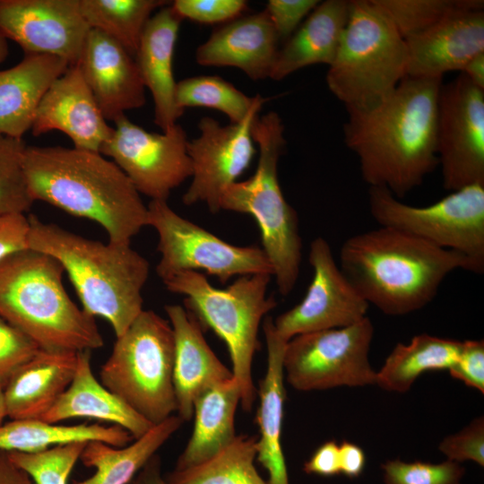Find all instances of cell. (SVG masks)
Segmentation results:
<instances>
[{"label":"cell","instance_id":"obj_1","mask_svg":"<svg viewBox=\"0 0 484 484\" xmlns=\"http://www.w3.org/2000/svg\"><path fill=\"white\" fill-rule=\"evenodd\" d=\"M443 78L406 76L383 102L347 112L343 140L363 180L402 199L438 166L437 102Z\"/></svg>","mask_w":484,"mask_h":484},{"label":"cell","instance_id":"obj_2","mask_svg":"<svg viewBox=\"0 0 484 484\" xmlns=\"http://www.w3.org/2000/svg\"><path fill=\"white\" fill-rule=\"evenodd\" d=\"M33 201L98 222L108 241L130 244L148 226V208L127 176L97 151L27 146L22 160Z\"/></svg>","mask_w":484,"mask_h":484},{"label":"cell","instance_id":"obj_3","mask_svg":"<svg viewBox=\"0 0 484 484\" xmlns=\"http://www.w3.org/2000/svg\"><path fill=\"white\" fill-rule=\"evenodd\" d=\"M340 268L369 305L388 315H408L427 306L454 271L474 272L462 254L385 226L347 238Z\"/></svg>","mask_w":484,"mask_h":484},{"label":"cell","instance_id":"obj_4","mask_svg":"<svg viewBox=\"0 0 484 484\" xmlns=\"http://www.w3.org/2000/svg\"><path fill=\"white\" fill-rule=\"evenodd\" d=\"M28 248L55 258L67 272L82 310L105 318L117 337L143 310L149 262L130 244L102 243L30 215Z\"/></svg>","mask_w":484,"mask_h":484},{"label":"cell","instance_id":"obj_5","mask_svg":"<svg viewBox=\"0 0 484 484\" xmlns=\"http://www.w3.org/2000/svg\"><path fill=\"white\" fill-rule=\"evenodd\" d=\"M62 265L26 248L0 261V316L41 350L79 352L104 345L95 318L67 294Z\"/></svg>","mask_w":484,"mask_h":484},{"label":"cell","instance_id":"obj_6","mask_svg":"<svg viewBox=\"0 0 484 484\" xmlns=\"http://www.w3.org/2000/svg\"><path fill=\"white\" fill-rule=\"evenodd\" d=\"M252 137L259 148L256 170L250 178L237 181L225 190L220 210L255 218L278 291L287 296L298 279L303 246L298 213L285 199L278 177L279 160L286 148L284 125L278 113L258 115Z\"/></svg>","mask_w":484,"mask_h":484},{"label":"cell","instance_id":"obj_7","mask_svg":"<svg viewBox=\"0 0 484 484\" xmlns=\"http://www.w3.org/2000/svg\"><path fill=\"white\" fill-rule=\"evenodd\" d=\"M404 39L371 0L350 1L326 84L347 112L367 111L386 99L407 76Z\"/></svg>","mask_w":484,"mask_h":484},{"label":"cell","instance_id":"obj_8","mask_svg":"<svg viewBox=\"0 0 484 484\" xmlns=\"http://www.w3.org/2000/svg\"><path fill=\"white\" fill-rule=\"evenodd\" d=\"M272 277L265 273L239 276L224 290L213 287L202 272L193 271L163 281L168 290L186 297L185 307L203 330L212 329L226 343L246 411L252 410L255 400L252 361L259 346V326L277 306L274 297L267 295Z\"/></svg>","mask_w":484,"mask_h":484},{"label":"cell","instance_id":"obj_9","mask_svg":"<svg viewBox=\"0 0 484 484\" xmlns=\"http://www.w3.org/2000/svg\"><path fill=\"white\" fill-rule=\"evenodd\" d=\"M175 338L169 322L143 310L117 337L101 366L100 383L153 425L177 410L173 385Z\"/></svg>","mask_w":484,"mask_h":484},{"label":"cell","instance_id":"obj_10","mask_svg":"<svg viewBox=\"0 0 484 484\" xmlns=\"http://www.w3.org/2000/svg\"><path fill=\"white\" fill-rule=\"evenodd\" d=\"M368 205L379 226L458 252L469 259L474 273L484 272V185L450 192L421 207L402 203L385 188L369 187Z\"/></svg>","mask_w":484,"mask_h":484},{"label":"cell","instance_id":"obj_11","mask_svg":"<svg viewBox=\"0 0 484 484\" xmlns=\"http://www.w3.org/2000/svg\"><path fill=\"white\" fill-rule=\"evenodd\" d=\"M147 208L148 226L159 237L156 272L162 281L187 271H204L222 283L233 276L273 275L262 247L229 244L180 216L167 201L151 200Z\"/></svg>","mask_w":484,"mask_h":484},{"label":"cell","instance_id":"obj_12","mask_svg":"<svg viewBox=\"0 0 484 484\" xmlns=\"http://www.w3.org/2000/svg\"><path fill=\"white\" fill-rule=\"evenodd\" d=\"M373 336L367 316L345 327L296 335L285 346L284 379L298 391L376 385L368 359Z\"/></svg>","mask_w":484,"mask_h":484},{"label":"cell","instance_id":"obj_13","mask_svg":"<svg viewBox=\"0 0 484 484\" xmlns=\"http://www.w3.org/2000/svg\"><path fill=\"white\" fill-rule=\"evenodd\" d=\"M114 124L99 153L112 159L139 194L167 201L174 188L191 177L188 139L180 125L159 134L144 130L125 115Z\"/></svg>","mask_w":484,"mask_h":484},{"label":"cell","instance_id":"obj_14","mask_svg":"<svg viewBox=\"0 0 484 484\" xmlns=\"http://www.w3.org/2000/svg\"><path fill=\"white\" fill-rule=\"evenodd\" d=\"M436 151L447 191L484 185V90L462 73L440 88Z\"/></svg>","mask_w":484,"mask_h":484},{"label":"cell","instance_id":"obj_15","mask_svg":"<svg viewBox=\"0 0 484 484\" xmlns=\"http://www.w3.org/2000/svg\"><path fill=\"white\" fill-rule=\"evenodd\" d=\"M267 100L258 94L250 113L239 123L222 125L211 117L199 121V136L187 143L192 181L182 197L186 205L203 203L212 213L220 211L223 193L237 182L255 153L252 125Z\"/></svg>","mask_w":484,"mask_h":484},{"label":"cell","instance_id":"obj_16","mask_svg":"<svg viewBox=\"0 0 484 484\" xmlns=\"http://www.w3.org/2000/svg\"><path fill=\"white\" fill-rule=\"evenodd\" d=\"M308 261L313 277L305 297L272 320L276 333L287 341L298 334L353 324L367 316L369 307L336 264L324 238L311 242Z\"/></svg>","mask_w":484,"mask_h":484},{"label":"cell","instance_id":"obj_17","mask_svg":"<svg viewBox=\"0 0 484 484\" xmlns=\"http://www.w3.org/2000/svg\"><path fill=\"white\" fill-rule=\"evenodd\" d=\"M91 28L79 0H0V34L25 54H47L78 63Z\"/></svg>","mask_w":484,"mask_h":484},{"label":"cell","instance_id":"obj_18","mask_svg":"<svg viewBox=\"0 0 484 484\" xmlns=\"http://www.w3.org/2000/svg\"><path fill=\"white\" fill-rule=\"evenodd\" d=\"M76 65L106 120L115 122L144 105L134 57L105 33L90 30Z\"/></svg>","mask_w":484,"mask_h":484},{"label":"cell","instance_id":"obj_19","mask_svg":"<svg viewBox=\"0 0 484 484\" xmlns=\"http://www.w3.org/2000/svg\"><path fill=\"white\" fill-rule=\"evenodd\" d=\"M33 135L57 130L73 147L99 152L113 133L77 65H70L48 88L34 116Z\"/></svg>","mask_w":484,"mask_h":484},{"label":"cell","instance_id":"obj_20","mask_svg":"<svg viewBox=\"0 0 484 484\" xmlns=\"http://www.w3.org/2000/svg\"><path fill=\"white\" fill-rule=\"evenodd\" d=\"M404 40L407 76L443 78L448 72H461L471 58L484 52V9L454 13Z\"/></svg>","mask_w":484,"mask_h":484},{"label":"cell","instance_id":"obj_21","mask_svg":"<svg viewBox=\"0 0 484 484\" xmlns=\"http://www.w3.org/2000/svg\"><path fill=\"white\" fill-rule=\"evenodd\" d=\"M165 312L175 338L173 385L177 416L189 421L196 397L206 388L233 377L203 337V328L181 305H166Z\"/></svg>","mask_w":484,"mask_h":484},{"label":"cell","instance_id":"obj_22","mask_svg":"<svg viewBox=\"0 0 484 484\" xmlns=\"http://www.w3.org/2000/svg\"><path fill=\"white\" fill-rule=\"evenodd\" d=\"M279 39L264 10L242 15L216 29L195 52L197 64L230 66L252 80L270 78Z\"/></svg>","mask_w":484,"mask_h":484},{"label":"cell","instance_id":"obj_23","mask_svg":"<svg viewBox=\"0 0 484 484\" xmlns=\"http://www.w3.org/2000/svg\"><path fill=\"white\" fill-rule=\"evenodd\" d=\"M182 19L170 4L148 21L134 59L145 88L154 103V123L167 131L183 115L176 101L177 82L173 56Z\"/></svg>","mask_w":484,"mask_h":484},{"label":"cell","instance_id":"obj_24","mask_svg":"<svg viewBox=\"0 0 484 484\" xmlns=\"http://www.w3.org/2000/svg\"><path fill=\"white\" fill-rule=\"evenodd\" d=\"M263 327L267 347V367L258 391L256 421L260 434L255 444V459L266 470L268 484H290L281 446L286 399L282 359L287 341L276 333L272 317H265Z\"/></svg>","mask_w":484,"mask_h":484},{"label":"cell","instance_id":"obj_25","mask_svg":"<svg viewBox=\"0 0 484 484\" xmlns=\"http://www.w3.org/2000/svg\"><path fill=\"white\" fill-rule=\"evenodd\" d=\"M77 353L39 349L4 388L7 417L41 419L70 385Z\"/></svg>","mask_w":484,"mask_h":484},{"label":"cell","instance_id":"obj_26","mask_svg":"<svg viewBox=\"0 0 484 484\" xmlns=\"http://www.w3.org/2000/svg\"><path fill=\"white\" fill-rule=\"evenodd\" d=\"M69 66L56 56L25 54L19 64L0 71V134L22 139L43 96Z\"/></svg>","mask_w":484,"mask_h":484},{"label":"cell","instance_id":"obj_27","mask_svg":"<svg viewBox=\"0 0 484 484\" xmlns=\"http://www.w3.org/2000/svg\"><path fill=\"white\" fill-rule=\"evenodd\" d=\"M73 418L96 419L117 425L134 439L154 426L97 380L91 350L77 353V366L70 385L41 419L58 423Z\"/></svg>","mask_w":484,"mask_h":484},{"label":"cell","instance_id":"obj_28","mask_svg":"<svg viewBox=\"0 0 484 484\" xmlns=\"http://www.w3.org/2000/svg\"><path fill=\"white\" fill-rule=\"evenodd\" d=\"M350 1L320 2L280 48L270 78L281 81L316 64L333 63L347 24Z\"/></svg>","mask_w":484,"mask_h":484},{"label":"cell","instance_id":"obj_29","mask_svg":"<svg viewBox=\"0 0 484 484\" xmlns=\"http://www.w3.org/2000/svg\"><path fill=\"white\" fill-rule=\"evenodd\" d=\"M241 392L232 377L203 391L194 402V429L174 471L195 467L229 445L236 438L235 414Z\"/></svg>","mask_w":484,"mask_h":484},{"label":"cell","instance_id":"obj_30","mask_svg":"<svg viewBox=\"0 0 484 484\" xmlns=\"http://www.w3.org/2000/svg\"><path fill=\"white\" fill-rule=\"evenodd\" d=\"M182 423L177 415H172L121 447L102 441L87 442L80 460L85 467L94 468L95 471L91 477L75 480L73 484H129Z\"/></svg>","mask_w":484,"mask_h":484},{"label":"cell","instance_id":"obj_31","mask_svg":"<svg viewBox=\"0 0 484 484\" xmlns=\"http://www.w3.org/2000/svg\"><path fill=\"white\" fill-rule=\"evenodd\" d=\"M134 440L117 425H58L39 419H12L0 425V451L35 453L70 442L102 441L121 447Z\"/></svg>","mask_w":484,"mask_h":484},{"label":"cell","instance_id":"obj_32","mask_svg":"<svg viewBox=\"0 0 484 484\" xmlns=\"http://www.w3.org/2000/svg\"><path fill=\"white\" fill-rule=\"evenodd\" d=\"M462 341L433 336L415 335L410 343H398L376 372L381 388L397 393L407 392L423 373L449 370L457 361Z\"/></svg>","mask_w":484,"mask_h":484},{"label":"cell","instance_id":"obj_33","mask_svg":"<svg viewBox=\"0 0 484 484\" xmlns=\"http://www.w3.org/2000/svg\"><path fill=\"white\" fill-rule=\"evenodd\" d=\"M168 4L164 0H79L89 27L116 40L134 57L152 13Z\"/></svg>","mask_w":484,"mask_h":484},{"label":"cell","instance_id":"obj_34","mask_svg":"<svg viewBox=\"0 0 484 484\" xmlns=\"http://www.w3.org/2000/svg\"><path fill=\"white\" fill-rule=\"evenodd\" d=\"M257 436H237L210 460L187 470L173 471L171 484H268L255 467Z\"/></svg>","mask_w":484,"mask_h":484},{"label":"cell","instance_id":"obj_35","mask_svg":"<svg viewBox=\"0 0 484 484\" xmlns=\"http://www.w3.org/2000/svg\"><path fill=\"white\" fill-rule=\"evenodd\" d=\"M258 94L248 97L230 82L215 75H198L177 82V107H203L225 114L230 123L242 122L256 102Z\"/></svg>","mask_w":484,"mask_h":484},{"label":"cell","instance_id":"obj_36","mask_svg":"<svg viewBox=\"0 0 484 484\" xmlns=\"http://www.w3.org/2000/svg\"><path fill=\"white\" fill-rule=\"evenodd\" d=\"M405 39L464 10L484 9L483 0H371Z\"/></svg>","mask_w":484,"mask_h":484},{"label":"cell","instance_id":"obj_37","mask_svg":"<svg viewBox=\"0 0 484 484\" xmlns=\"http://www.w3.org/2000/svg\"><path fill=\"white\" fill-rule=\"evenodd\" d=\"M87 442H70L35 453H8L11 461L33 484H68Z\"/></svg>","mask_w":484,"mask_h":484},{"label":"cell","instance_id":"obj_38","mask_svg":"<svg viewBox=\"0 0 484 484\" xmlns=\"http://www.w3.org/2000/svg\"><path fill=\"white\" fill-rule=\"evenodd\" d=\"M26 147L22 139L0 134V214L24 213L34 203L22 166Z\"/></svg>","mask_w":484,"mask_h":484},{"label":"cell","instance_id":"obj_39","mask_svg":"<svg viewBox=\"0 0 484 484\" xmlns=\"http://www.w3.org/2000/svg\"><path fill=\"white\" fill-rule=\"evenodd\" d=\"M385 484H460L464 469L459 462H404L387 461L382 464Z\"/></svg>","mask_w":484,"mask_h":484},{"label":"cell","instance_id":"obj_40","mask_svg":"<svg viewBox=\"0 0 484 484\" xmlns=\"http://www.w3.org/2000/svg\"><path fill=\"white\" fill-rule=\"evenodd\" d=\"M39 350L35 342L0 316V385L4 388L17 369Z\"/></svg>","mask_w":484,"mask_h":484},{"label":"cell","instance_id":"obj_41","mask_svg":"<svg viewBox=\"0 0 484 484\" xmlns=\"http://www.w3.org/2000/svg\"><path fill=\"white\" fill-rule=\"evenodd\" d=\"M183 20L201 23L229 22L243 15L247 10L244 0H176L170 4Z\"/></svg>","mask_w":484,"mask_h":484},{"label":"cell","instance_id":"obj_42","mask_svg":"<svg viewBox=\"0 0 484 484\" xmlns=\"http://www.w3.org/2000/svg\"><path fill=\"white\" fill-rule=\"evenodd\" d=\"M448 461H473L484 466V419L479 417L457 434L443 439L438 446Z\"/></svg>","mask_w":484,"mask_h":484},{"label":"cell","instance_id":"obj_43","mask_svg":"<svg viewBox=\"0 0 484 484\" xmlns=\"http://www.w3.org/2000/svg\"><path fill=\"white\" fill-rule=\"evenodd\" d=\"M319 3L318 0H269L264 11L279 41L288 40Z\"/></svg>","mask_w":484,"mask_h":484},{"label":"cell","instance_id":"obj_44","mask_svg":"<svg viewBox=\"0 0 484 484\" xmlns=\"http://www.w3.org/2000/svg\"><path fill=\"white\" fill-rule=\"evenodd\" d=\"M451 376L467 386L484 393V342L467 340L462 341L455 364L448 370Z\"/></svg>","mask_w":484,"mask_h":484},{"label":"cell","instance_id":"obj_45","mask_svg":"<svg viewBox=\"0 0 484 484\" xmlns=\"http://www.w3.org/2000/svg\"><path fill=\"white\" fill-rule=\"evenodd\" d=\"M29 218L24 213L0 214V261L28 248Z\"/></svg>","mask_w":484,"mask_h":484},{"label":"cell","instance_id":"obj_46","mask_svg":"<svg viewBox=\"0 0 484 484\" xmlns=\"http://www.w3.org/2000/svg\"><path fill=\"white\" fill-rule=\"evenodd\" d=\"M307 474L331 477L340 474L339 445L334 441L321 445L304 464Z\"/></svg>","mask_w":484,"mask_h":484},{"label":"cell","instance_id":"obj_47","mask_svg":"<svg viewBox=\"0 0 484 484\" xmlns=\"http://www.w3.org/2000/svg\"><path fill=\"white\" fill-rule=\"evenodd\" d=\"M340 472L353 479L358 478L366 465L363 449L354 443L342 441L339 445Z\"/></svg>","mask_w":484,"mask_h":484},{"label":"cell","instance_id":"obj_48","mask_svg":"<svg viewBox=\"0 0 484 484\" xmlns=\"http://www.w3.org/2000/svg\"><path fill=\"white\" fill-rule=\"evenodd\" d=\"M129 484H171L161 474V459L158 454L152 455L137 472Z\"/></svg>","mask_w":484,"mask_h":484},{"label":"cell","instance_id":"obj_49","mask_svg":"<svg viewBox=\"0 0 484 484\" xmlns=\"http://www.w3.org/2000/svg\"><path fill=\"white\" fill-rule=\"evenodd\" d=\"M0 484H33L30 478L4 451H0Z\"/></svg>","mask_w":484,"mask_h":484},{"label":"cell","instance_id":"obj_50","mask_svg":"<svg viewBox=\"0 0 484 484\" xmlns=\"http://www.w3.org/2000/svg\"><path fill=\"white\" fill-rule=\"evenodd\" d=\"M464 74L474 85L484 90V52L471 58L462 68Z\"/></svg>","mask_w":484,"mask_h":484},{"label":"cell","instance_id":"obj_51","mask_svg":"<svg viewBox=\"0 0 484 484\" xmlns=\"http://www.w3.org/2000/svg\"><path fill=\"white\" fill-rule=\"evenodd\" d=\"M9 54L7 39L0 34V65L6 59Z\"/></svg>","mask_w":484,"mask_h":484},{"label":"cell","instance_id":"obj_52","mask_svg":"<svg viewBox=\"0 0 484 484\" xmlns=\"http://www.w3.org/2000/svg\"><path fill=\"white\" fill-rule=\"evenodd\" d=\"M5 417H7V412L4 387L0 385V425L4 423Z\"/></svg>","mask_w":484,"mask_h":484}]
</instances>
